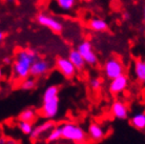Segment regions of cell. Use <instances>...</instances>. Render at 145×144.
<instances>
[{"mask_svg":"<svg viewBox=\"0 0 145 144\" xmlns=\"http://www.w3.org/2000/svg\"><path fill=\"white\" fill-rule=\"evenodd\" d=\"M131 125L137 130H145V113L135 114L129 120Z\"/></svg>","mask_w":145,"mask_h":144,"instance_id":"obj_17","label":"cell"},{"mask_svg":"<svg viewBox=\"0 0 145 144\" xmlns=\"http://www.w3.org/2000/svg\"><path fill=\"white\" fill-rule=\"evenodd\" d=\"M56 67L66 79H72L77 74L76 67L65 57H58L56 59Z\"/></svg>","mask_w":145,"mask_h":144,"instance_id":"obj_7","label":"cell"},{"mask_svg":"<svg viewBox=\"0 0 145 144\" xmlns=\"http://www.w3.org/2000/svg\"><path fill=\"white\" fill-rule=\"evenodd\" d=\"M129 84V78L128 76L123 74V75L117 77L115 79L109 81L108 84V90L112 95H119L123 93L126 90L127 86Z\"/></svg>","mask_w":145,"mask_h":144,"instance_id":"obj_10","label":"cell"},{"mask_svg":"<svg viewBox=\"0 0 145 144\" xmlns=\"http://www.w3.org/2000/svg\"><path fill=\"white\" fill-rule=\"evenodd\" d=\"M86 133L88 140H91L94 143H99V142L104 140L106 137V132L104 130V127L97 122L89 123Z\"/></svg>","mask_w":145,"mask_h":144,"instance_id":"obj_9","label":"cell"},{"mask_svg":"<svg viewBox=\"0 0 145 144\" xmlns=\"http://www.w3.org/2000/svg\"><path fill=\"white\" fill-rule=\"evenodd\" d=\"M62 139L75 144H87L88 137L85 130L75 122H64L60 124Z\"/></svg>","mask_w":145,"mask_h":144,"instance_id":"obj_3","label":"cell"},{"mask_svg":"<svg viewBox=\"0 0 145 144\" xmlns=\"http://www.w3.org/2000/svg\"><path fill=\"white\" fill-rule=\"evenodd\" d=\"M37 86V80L36 78H33L29 76V78L24 79L20 83V90L24 92H29V90H35Z\"/></svg>","mask_w":145,"mask_h":144,"instance_id":"obj_19","label":"cell"},{"mask_svg":"<svg viewBox=\"0 0 145 144\" xmlns=\"http://www.w3.org/2000/svg\"><path fill=\"white\" fill-rule=\"evenodd\" d=\"M3 78V72H2V69H0V80Z\"/></svg>","mask_w":145,"mask_h":144,"instance_id":"obj_26","label":"cell"},{"mask_svg":"<svg viewBox=\"0 0 145 144\" xmlns=\"http://www.w3.org/2000/svg\"><path fill=\"white\" fill-rule=\"evenodd\" d=\"M102 86H103V80L100 77L91 78V81H89V87L94 92H99L102 88Z\"/></svg>","mask_w":145,"mask_h":144,"instance_id":"obj_22","label":"cell"},{"mask_svg":"<svg viewBox=\"0 0 145 144\" xmlns=\"http://www.w3.org/2000/svg\"><path fill=\"white\" fill-rule=\"evenodd\" d=\"M69 61L72 62V65L76 67L77 71H83L84 67H85V61L83 60L82 56L79 54V52L75 48V50H71L69 53V57H67Z\"/></svg>","mask_w":145,"mask_h":144,"instance_id":"obj_13","label":"cell"},{"mask_svg":"<svg viewBox=\"0 0 145 144\" xmlns=\"http://www.w3.org/2000/svg\"><path fill=\"white\" fill-rule=\"evenodd\" d=\"M39 59L38 52L34 48L27 47L17 50L15 60L13 62V75L15 79L23 81L29 77V72L33 63Z\"/></svg>","mask_w":145,"mask_h":144,"instance_id":"obj_1","label":"cell"},{"mask_svg":"<svg viewBox=\"0 0 145 144\" xmlns=\"http://www.w3.org/2000/svg\"><path fill=\"white\" fill-rule=\"evenodd\" d=\"M88 27L97 33L105 32L108 29V24L104 19L98 18V17H94L88 21Z\"/></svg>","mask_w":145,"mask_h":144,"instance_id":"obj_15","label":"cell"},{"mask_svg":"<svg viewBox=\"0 0 145 144\" xmlns=\"http://www.w3.org/2000/svg\"><path fill=\"white\" fill-rule=\"evenodd\" d=\"M55 126H56V123H55L54 120H45L43 122L39 123L38 125H36L34 127L32 134L29 135V139L33 141V142H36V141L40 140L44 135L50 133Z\"/></svg>","mask_w":145,"mask_h":144,"instance_id":"obj_8","label":"cell"},{"mask_svg":"<svg viewBox=\"0 0 145 144\" xmlns=\"http://www.w3.org/2000/svg\"><path fill=\"white\" fill-rule=\"evenodd\" d=\"M2 62H3L4 64H7V65L11 64V63H12V58L8 57V56H7V57H4L3 59H2Z\"/></svg>","mask_w":145,"mask_h":144,"instance_id":"obj_23","label":"cell"},{"mask_svg":"<svg viewBox=\"0 0 145 144\" xmlns=\"http://www.w3.org/2000/svg\"><path fill=\"white\" fill-rule=\"evenodd\" d=\"M56 2L62 11H71L77 4V0H56Z\"/></svg>","mask_w":145,"mask_h":144,"instance_id":"obj_21","label":"cell"},{"mask_svg":"<svg viewBox=\"0 0 145 144\" xmlns=\"http://www.w3.org/2000/svg\"><path fill=\"white\" fill-rule=\"evenodd\" d=\"M36 20L40 25L46 27L52 32L59 34V33H61L63 31L62 22L60 20H58L56 17H54V16L47 15L45 13H40V14L37 15Z\"/></svg>","mask_w":145,"mask_h":144,"instance_id":"obj_6","label":"cell"},{"mask_svg":"<svg viewBox=\"0 0 145 144\" xmlns=\"http://www.w3.org/2000/svg\"><path fill=\"white\" fill-rule=\"evenodd\" d=\"M60 86L59 85H48L44 90L42 95V104L40 108V115L46 120H53L58 115L60 99H59Z\"/></svg>","mask_w":145,"mask_h":144,"instance_id":"obj_2","label":"cell"},{"mask_svg":"<svg viewBox=\"0 0 145 144\" xmlns=\"http://www.w3.org/2000/svg\"><path fill=\"white\" fill-rule=\"evenodd\" d=\"M112 116L118 120L128 119V106L122 100H115L110 106Z\"/></svg>","mask_w":145,"mask_h":144,"instance_id":"obj_12","label":"cell"},{"mask_svg":"<svg viewBox=\"0 0 145 144\" xmlns=\"http://www.w3.org/2000/svg\"><path fill=\"white\" fill-rule=\"evenodd\" d=\"M143 18H144V20H145V4H144V7H143Z\"/></svg>","mask_w":145,"mask_h":144,"instance_id":"obj_27","label":"cell"},{"mask_svg":"<svg viewBox=\"0 0 145 144\" xmlns=\"http://www.w3.org/2000/svg\"><path fill=\"white\" fill-rule=\"evenodd\" d=\"M76 50L82 56V58H83V60L85 61L86 64L94 66V65H96L98 63V56L95 53L93 44H91V42L89 40H83V41H81L78 44Z\"/></svg>","mask_w":145,"mask_h":144,"instance_id":"obj_5","label":"cell"},{"mask_svg":"<svg viewBox=\"0 0 145 144\" xmlns=\"http://www.w3.org/2000/svg\"><path fill=\"white\" fill-rule=\"evenodd\" d=\"M124 64L118 57L108 58L103 64V73L107 79L112 80L124 74Z\"/></svg>","mask_w":145,"mask_h":144,"instance_id":"obj_4","label":"cell"},{"mask_svg":"<svg viewBox=\"0 0 145 144\" xmlns=\"http://www.w3.org/2000/svg\"><path fill=\"white\" fill-rule=\"evenodd\" d=\"M51 69V64L47 60L44 59H38L34 62L32 67H31V72L29 76L33 78H39V77H43L50 72Z\"/></svg>","mask_w":145,"mask_h":144,"instance_id":"obj_11","label":"cell"},{"mask_svg":"<svg viewBox=\"0 0 145 144\" xmlns=\"http://www.w3.org/2000/svg\"><path fill=\"white\" fill-rule=\"evenodd\" d=\"M5 1H8V2H13V1H15V0H5Z\"/></svg>","mask_w":145,"mask_h":144,"instance_id":"obj_29","label":"cell"},{"mask_svg":"<svg viewBox=\"0 0 145 144\" xmlns=\"http://www.w3.org/2000/svg\"><path fill=\"white\" fill-rule=\"evenodd\" d=\"M5 143H7V140L4 138L0 137V144H5Z\"/></svg>","mask_w":145,"mask_h":144,"instance_id":"obj_25","label":"cell"},{"mask_svg":"<svg viewBox=\"0 0 145 144\" xmlns=\"http://www.w3.org/2000/svg\"><path fill=\"white\" fill-rule=\"evenodd\" d=\"M17 126H18L19 130H20L23 135H25V136H29L34 130V124L31 122H22V121H18Z\"/></svg>","mask_w":145,"mask_h":144,"instance_id":"obj_20","label":"cell"},{"mask_svg":"<svg viewBox=\"0 0 145 144\" xmlns=\"http://www.w3.org/2000/svg\"><path fill=\"white\" fill-rule=\"evenodd\" d=\"M82 1H84V2H89V1H91V0H82Z\"/></svg>","mask_w":145,"mask_h":144,"instance_id":"obj_28","label":"cell"},{"mask_svg":"<svg viewBox=\"0 0 145 144\" xmlns=\"http://www.w3.org/2000/svg\"><path fill=\"white\" fill-rule=\"evenodd\" d=\"M134 74L138 81L145 84V58L137 59L134 62Z\"/></svg>","mask_w":145,"mask_h":144,"instance_id":"obj_14","label":"cell"},{"mask_svg":"<svg viewBox=\"0 0 145 144\" xmlns=\"http://www.w3.org/2000/svg\"><path fill=\"white\" fill-rule=\"evenodd\" d=\"M62 139V133H61V127L59 126H55L54 128L46 135L45 137V142L47 144L55 143V142H58Z\"/></svg>","mask_w":145,"mask_h":144,"instance_id":"obj_18","label":"cell"},{"mask_svg":"<svg viewBox=\"0 0 145 144\" xmlns=\"http://www.w3.org/2000/svg\"><path fill=\"white\" fill-rule=\"evenodd\" d=\"M18 121H22V122H31L33 123L35 120L37 119V112L36 109L33 107H27L25 109H23L17 117Z\"/></svg>","mask_w":145,"mask_h":144,"instance_id":"obj_16","label":"cell"},{"mask_svg":"<svg viewBox=\"0 0 145 144\" xmlns=\"http://www.w3.org/2000/svg\"><path fill=\"white\" fill-rule=\"evenodd\" d=\"M4 39V33L0 31V42H2Z\"/></svg>","mask_w":145,"mask_h":144,"instance_id":"obj_24","label":"cell"}]
</instances>
